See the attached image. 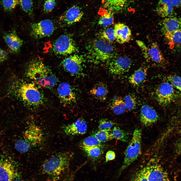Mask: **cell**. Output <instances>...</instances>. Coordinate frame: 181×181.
I'll use <instances>...</instances> for the list:
<instances>
[{"instance_id":"42","label":"cell","mask_w":181,"mask_h":181,"mask_svg":"<svg viewBox=\"0 0 181 181\" xmlns=\"http://www.w3.org/2000/svg\"><path fill=\"white\" fill-rule=\"evenodd\" d=\"M8 57V53L0 47V63L7 60Z\"/></svg>"},{"instance_id":"48","label":"cell","mask_w":181,"mask_h":181,"mask_svg":"<svg viewBox=\"0 0 181 181\" xmlns=\"http://www.w3.org/2000/svg\"><path fill=\"white\" fill-rule=\"evenodd\" d=\"M179 132L181 134V128L179 130Z\"/></svg>"},{"instance_id":"11","label":"cell","mask_w":181,"mask_h":181,"mask_svg":"<svg viewBox=\"0 0 181 181\" xmlns=\"http://www.w3.org/2000/svg\"><path fill=\"white\" fill-rule=\"evenodd\" d=\"M131 63L130 59L127 56L115 57L109 62L108 69L112 74L121 75L128 71Z\"/></svg>"},{"instance_id":"41","label":"cell","mask_w":181,"mask_h":181,"mask_svg":"<svg viewBox=\"0 0 181 181\" xmlns=\"http://www.w3.org/2000/svg\"><path fill=\"white\" fill-rule=\"evenodd\" d=\"M56 5L55 0H46L43 6L44 12L47 13L51 12Z\"/></svg>"},{"instance_id":"6","label":"cell","mask_w":181,"mask_h":181,"mask_svg":"<svg viewBox=\"0 0 181 181\" xmlns=\"http://www.w3.org/2000/svg\"><path fill=\"white\" fill-rule=\"evenodd\" d=\"M19 92L22 100L29 105L38 106L43 102V96L34 83L23 84L20 87Z\"/></svg>"},{"instance_id":"43","label":"cell","mask_w":181,"mask_h":181,"mask_svg":"<svg viewBox=\"0 0 181 181\" xmlns=\"http://www.w3.org/2000/svg\"><path fill=\"white\" fill-rule=\"evenodd\" d=\"M115 152L112 151H108L106 155V160L105 162L113 160L115 159Z\"/></svg>"},{"instance_id":"21","label":"cell","mask_w":181,"mask_h":181,"mask_svg":"<svg viewBox=\"0 0 181 181\" xmlns=\"http://www.w3.org/2000/svg\"><path fill=\"white\" fill-rule=\"evenodd\" d=\"M114 29L115 40L118 43L123 44L130 40L131 32L128 26L123 23H118L115 25Z\"/></svg>"},{"instance_id":"40","label":"cell","mask_w":181,"mask_h":181,"mask_svg":"<svg viewBox=\"0 0 181 181\" xmlns=\"http://www.w3.org/2000/svg\"><path fill=\"white\" fill-rule=\"evenodd\" d=\"M131 181H148L143 168L137 171L135 174Z\"/></svg>"},{"instance_id":"24","label":"cell","mask_w":181,"mask_h":181,"mask_svg":"<svg viewBox=\"0 0 181 181\" xmlns=\"http://www.w3.org/2000/svg\"><path fill=\"white\" fill-rule=\"evenodd\" d=\"M147 68L144 67H140L129 76L128 81L133 85L137 86L146 79L147 75Z\"/></svg>"},{"instance_id":"31","label":"cell","mask_w":181,"mask_h":181,"mask_svg":"<svg viewBox=\"0 0 181 181\" xmlns=\"http://www.w3.org/2000/svg\"><path fill=\"white\" fill-rule=\"evenodd\" d=\"M113 139H115L124 142L128 141V136L127 133L119 127H114L111 130Z\"/></svg>"},{"instance_id":"5","label":"cell","mask_w":181,"mask_h":181,"mask_svg":"<svg viewBox=\"0 0 181 181\" xmlns=\"http://www.w3.org/2000/svg\"><path fill=\"white\" fill-rule=\"evenodd\" d=\"M136 42L147 62L157 66L163 67L165 65L166 60L156 43L153 42L147 46L140 40H137Z\"/></svg>"},{"instance_id":"16","label":"cell","mask_w":181,"mask_h":181,"mask_svg":"<svg viewBox=\"0 0 181 181\" xmlns=\"http://www.w3.org/2000/svg\"><path fill=\"white\" fill-rule=\"evenodd\" d=\"M57 92L59 97L63 103L70 104L76 102V94L68 83L64 82L60 83L58 87Z\"/></svg>"},{"instance_id":"28","label":"cell","mask_w":181,"mask_h":181,"mask_svg":"<svg viewBox=\"0 0 181 181\" xmlns=\"http://www.w3.org/2000/svg\"><path fill=\"white\" fill-rule=\"evenodd\" d=\"M87 156L91 159L95 160L100 157L103 153V147H80Z\"/></svg>"},{"instance_id":"27","label":"cell","mask_w":181,"mask_h":181,"mask_svg":"<svg viewBox=\"0 0 181 181\" xmlns=\"http://www.w3.org/2000/svg\"><path fill=\"white\" fill-rule=\"evenodd\" d=\"M109 107L113 113L116 115L122 114L126 110L124 100L119 97L114 98L112 99L109 104Z\"/></svg>"},{"instance_id":"44","label":"cell","mask_w":181,"mask_h":181,"mask_svg":"<svg viewBox=\"0 0 181 181\" xmlns=\"http://www.w3.org/2000/svg\"><path fill=\"white\" fill-rule=\"evenodd\" d=\"M175 151L178 155H181V138L176 142L175 145Z\"/></svg>"},{"instance_id":"23","label":"cell","mask_w":181,"mask_h":181,"mask_svg":"<svg viewBox=\"0 0 181 181\" xmlns=\"http://www.w3.org/2000/svg\"><path fill=\"white\" fill-rule=\"evenodd\" d=\"M156 11L159 16L163 18L172 15L173 6L170 0H159Z\"/></svg>"},{"instance_id":"30","label":"cell","mask_w":181,"mask_h":181,"mask_svg":"<svg viewBox=\"0 0 181 181\" xmlns=\"http://www.w3.org/2000/svg\"><path fill=\"white\" fill-rule=\"evenodd\" d=\"M93 135L101 143L106 142L113 139L111 129L99 130Z\"/></svg>"},{"instance_id":"35","label":"cell","mask_w":181,"mask_h":181,"mask_svg":"<svg viewBox=\"0 0 181 181\" xmlns=\"http://www.w3.org/2000/svg\"><path fill=\"white\" fill-rule=\"evenodd\" d=\"M1 4L5 11L10 12L19 4V0H2Z\"/></svg>"},{"instance_id":"20","label":"cell","mask_w":181,"mask_h":181,"mask_svg":"<svg viewBox=\"0 0 181 181\" xmlns=\"http://www.w3.org/2000/svg\"><path fill=\"white\" fill-rule=\"evenodd\" d=\"M3 38L11 52L16 53L19 51L23 44V41L18 36L14 30L5 33Z\"/></svg>"},{"instance_id":"8","label":"cell","mask_w":181,"mask_h":181,"mask_svg":"<svg viewBox=\"0 0 181 181\" xmlns=\"http://www.w3.org/2000/svg\"><path fill=\"white\" fill-rule=\"evenodd\" d=\"M53 50L56 54L66 55L77 52L78 49L73 38L68 35L59 36L53 45Z\"/></svg>"},{"instance_id":"34","label":"cell","mask_w":181,"mask_h":181,"mask_svg":"<svg viewBox=\"0 0 181 181\" xmlns=\"http://www.w3.org/2000/svg\"><path fill=\"white\" fill-rule=\"evenodd\" d=\"M124 101L125 104L126 110L131 111L136 107L137 102L136 98L133 95L128 94L124 97Z\"/></svg>"},{"instance_id":"3","label":"cell","mask_w":181,"mask_h":181,"mask_svg":"<svg viewBox=\"0 0 181 181\" xmlns=\"http://www.w3.org/2000/svg\"><path fill=\"white\" fill-rule=\"evenodd\" d=\"M89 59L96 63L109 62L115 57V51L110 42L104 40L96 39L86 46Z\"/></svg>"},{"instance_id":"18","label":"cell","mask_w":181,"mask_h":181,"mask_svg":"<svg viewBox=\"0 0 181 181\" xmlns=\"http://www.w3.org/2000/svg\"><path fill=\"white\" fill-rule=\"evenodd\" d=\"M163 35L181 29V18L173 16L164 18L160 22Z\"/></svg>"},{"instance_id":"13","label":"cell","mask_w":181,"mask_h":181,"mask_svg":"<svg viewBox=\"0 0 181 181\" xmlns=\"http://www.w3.org/2000/svg\"><path fill=\"white\" fill-rule=\"evenodd\" d=\"M84 15L82 9L74 5L66 10L60 17L59 22L63 26H69L79 22Z\"/></svg>"},{"instance_id":"10","label":"cell","mask_w":181,"mask_h":181,"mask_svg":"<svg viewBox=\"0 0 181 181\" xmlns=\"http://www.w3.org/2000/svg\"><path fill=\"white\" fill-rule=\"evenodd\" d=\"M150 161L143 168L148 181H170L166 171L157 162Z\"/></svg>"},{"instance_id":"29","label":"cell","mask_w":181,"mask_h":181,"mask_svg":"<svg viewBox=\"0 0 181 181\" xmlns=\"http://www.w3.org/2000/svg\"><path fill=\"white\" fill-rule=\"evenodd\" d=\"M114 21L113 12L107 10L101 15L98 24L102 26L107 27L112 24Z\"/></svg>"},{"instance_id":"46","label":"cell","mask_w":181,"mask_h":181,"mask_svg":"<svg viewBox=\"0 0 181 181\" xmlns=\"http://www.w3.org/2000/svg\"><path fill=\"white\" fill-rule=\"evenodd\" d=\"M71 177L70 176L66 178L62 181H71Z\"/></svg>"},{"instance_id":"25","label":"cell","mask_w":181,"mask_h":181,"mask_svg":"<svg viewBox=\"0 0 181 181\" xmlns=\"http://www.w3.org/2000/svg\"><path fill=\"white\" fill-rule=\"evenodd\" d=\"M164 35L171 49L177 48L181 47V29Z\"/></svg>"},{"instance_id":"14","label":"cell","mask_w":181,"mask_h":181,"mask_svg":"<svg viewBox=\"0 0 181 181\" xmlns=\"http://www.w3.org/2000/svg\"><path fill=\"white\" fill-rule=\"evenodd\" d=\"M18 175L12 161L7 158L0 159V181H13Z\"/></svg>"},{"instance_id":"37","label":"cell","mask_w":181,"mask_h":181,"mask_svg":"<svg viewBox=\"0 0 181 181\" xmlns=\"http://www.w3.org/2000/svg\"><path fill=\"white\" fill-rule=\"evenodd\" d=\"M101 36L105 40L110 42L115 40L114 29L108 28L103 31L101 34Z\"/></svg>"},{"instance_id":"26","label":"cell","mask_w":181,"mask_h":181,"mask_svg":"<svg viewBox=\"0 0 181 181\" xmlns=\"http://www.w3.org/2000/svg\"><path fill=\"white\" fill-rule=\"evenodd\" d=\"M128 0H103L104 7L113 12H118L124 8Z\"/></svg>"},{"instance_id":"19","label":"cell","mask_w":181,"mask_h":181,"mask_svg":"<svg viewBox=\"0 0 181 181\" xmlns=\"http://www.w3.org/2000/svg\"><path fill=\"white\" fill-rule=\"evenodd\" d=\"M86 121L82 118H80L71 124L65 126L63 130L68 135H74L85 134L87 130Z\"/></svg>"},{"instance_id":"47","label":"cell","mask_w":181,"mask_h":181,"mask_svg":"<svg viewBox=\"0 0 181 181\" xmlns=\"http://www.w3.org/2000/svg\"><path fill=\"white\" fill-rule=\"evenodd\" d=\"M13 181H22L21 180H20V179H19L18 178H16L14 180H13Z\"/></svg>"},{"instance_id":"4","label":"cell","mask_w":181,"mask_h":181,"mask_svg":"<svg viewBox=\"0 0 181 181\" xmlns=\"http://www.w3.org/2000/svg\"><path fill=\"white\" fill-rule=\"evenodd\" d=\"M142 132L141 129H135L131 140L124 152V157L119 173L136 160L141 153Z\"/></svg>"},{"instance_id":"12","label":"cell","mask_w":181,"mask_h":181,"mask_svg":"<svg viewBox=\"0 0 181 181\" xmlns=\"http://www.w3.org/2000/svg\"><path fill=\"white\" fill-rule=\"evenodd\" d=\"M83 59L80 56L71 55L64 59L62 64L64 69L73 76L82 75Z\"/></svg>"},{"instance_id":"32","label":"cell","mask_w":181,"mask_h":181,"mask_svg":"<svg viewBox=\"0 0 181 181\" xmlns=\"http://www.w3.org/2000/svg\"><path fill=\"white\" fill-rule=\"evenodd\" d=\"M101 143L94 135H91L88 137L83 140L80 147H103Z\"/></svg>"},{"instance_id":"39","label":"cell","mask_w":181,"mask_h":181,"mask_svg":"<svg viewBox=\"0 0 181 181\" xmlns=\"http://www.w3.org/2000/svg\"><path fill=\"white\" fill-rule=\"evenodd\" d=\"M167 79L174 87L181 91V77L170 75L167 77Z\"/></svg>"},{"instance_id":"2","label":"cell","mask_w":181,"mask_h":181,"mask_svg":"<svg viewBox=\"0 0 181 181\" xmlns=\"http://www.w3.org/2000/svg\"><path fill=\"white\" fill-rule=\"evenodd\" d=\"M71 155L68 152H62L52 156L43 163L42 172L49 181H57L68 168Z\"/></svg>"},{"instance_id":"33","label":"cell","mask_w":181,"mask_h":181,"mask_svg":"<svg viewBox=\"0 0 181 181\" xmlns=\"http://www.w3.org/2000/svg\"><path fill=\"white\" fill-rule=\"evenodd\" d=\"M22 10L29 16L33 15V8L32 0H19Z\"/></svg>"},{"instance_id":"38","label":"cell","mask_w":181,"mask_h":181,"mask_svg":"<svg viewBox=\"0 0 181 181\" xmlns=\"http://www.w3.org/2000/svg\"><path fill=\"white\" fill-rule=\"evenodd\" d=\"M115 124L112 121L107 119H101L99 121L98 129L99 130L110 129Z\"/></svg>"},{"instance_id":"1","label":"cell","mask_w":181,"mask_h":181,"mask_svg":"<svg viewBox=\"0 0 181 181\" xmlns=\"http://www.w3.org/2000/svg\"><path fill=\"white\" fill-rule=\"evenodd\" d=\"M26 74L36 84L47 88L53 87L58 81L57 78L50 68L39 59H34L29 62Z\"/></svg>"},{"instance_id":"22","label":"cell","mask_w":181,"mask_h":181,"mask_svg":"<svg viewBox=\"0 0 181 181\" xmlns=\"http://www.w3.org/2000/svg\"><path fill=\"white\" fill-rule=\"evenodd\" d=\"M108 93V88L107 85L101 82L95 84L89 91V93L92 96L102 102L106 100Z\"/></svg>"},{"instance_id":"36","label":"cell","mask_w":181,"mask_h":181,"mask_svg":"<svg viewBox=\"0 0 181 181\" xmlns=\"http://www.w3.org/2000/svg\"><path fill=\"white\" fill-rule=\"evenodd\" d=\"M15 147L18 151L22 153L27 152L31 146L24 140H19L15 143Z\"/></svg>"},{"instance_id":"9","label":"cell","mask_w":181,"mask_h":181,"mask_svg":"<svg viewBox=\"0 0 181 181\" xmlns=\"http://www.w3.org/2000/svg\"><path fill=\"white\" fill-rule=\"evenodd\" d=\"M54 30L52 22L50 20L45 19L31 24L30 34L35 39L41 38L50 36Z\"/></svg>"},{"instance_id":"17","label":"cell","mask_w":181,"mask_h":181,"mask_svg":"<svg viewBox=\"0 0 181 181\" xmlns=\"http://www.w3.org/2000/svg\"><path fill=\"white\" fill-rule=\"evenodd\" d=\"M159 118L156 111L148 105H143L140 110V120L146 127L150 126L157 122Z\"/></svg>"},{"instance_id":"7","label":"cell","mask_w":181,"mask_h":181,"mask_svg":"<svg viewBox=\"0 0 181 181\" xmlns=\"http://www.w3.org/2000/svg\"><path fill=\"white\" fill-rule=\"evenodd\" d=\"M155 94L157 102L163 106L169 104L177 97L174 86L168 82H163L160 84L156 90Z\"/></svg>"},{"instance_id":"45","label":"cell","mask_w":181,"mask_h":181,"mask_svg":"<svg viewBox=\"0 0 181 181\" xmlns=\"http://www.w3.org/2000/svg\"><path fill=\"white\" fill-rule=\"evenodd\" d=\"M173 7L175 8L181 7V0H170Z\"/></svg>"},{"instance_id":"15","label":"cell","mask_w":181,"mask_h":181,"mask_svg":"<svg viewBox=\"0 0 181 181\" xmlns=\"http://www.w3.org/2000/svg\"><path fill=\"white\" fill-rule=\"evenodd\" d=\"M43 137V133L41 128L34 124L28 126L24 134V140L31 146H36L39 144L42 141Z\"/></svg>"}]
</instances>
